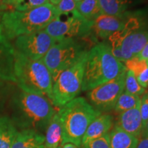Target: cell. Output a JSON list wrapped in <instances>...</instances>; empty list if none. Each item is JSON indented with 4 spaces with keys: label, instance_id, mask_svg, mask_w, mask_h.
I'll return each mask as SVG.
<instances>
[{
    "label": "cell",
    "instance_id": "cell-1",
    "mask_svg": "<svg viewBox=\"0 0 148 148\" xmlns=\"http://www.w3.org/2000/svg\"><path fill=\"white\" fill-rule=\"evenodd\" d=\"M12 106V121L16 128L33 130L42 134L56 112L47 97L21 89L13 96Z\"/></svg>",
    "mask_w": 148,
    "mask_h": 148
},
{
    "label": "cell",
    "instance_id": "cell-2",
    "mask_svg": "<svg viewBox=\"0 0 148 148\" xmlns=\"http://www.w3.org/2000/svg\"><path fill=\"white\" fill-rule=\"evenodd\" d=\"M126 70L124 64L112 54L110 45L99 42L88 51L82 90L88 91L112 80Z\"/></svg>",
    "mask_w": 148,
    "mask_h": 148
},
{
    "label": "cell",
    "instance_id": "cell-3",
    "mask_svg": "<svg viewBox=\"0 0 148 148\" xmlns=\"http://www.w3.org/2000/svg\"><path fill=\"white\" fill-rule=\"evenodd\" d=\"M59 16L55 6L50 3L27 11L8 10L0 20L2 34L8 40L22 35L42 30Z\"/></svg>",
    "mask_w": 148,
    "mask_h": 148
},
{
    "label": "cell",
    "instance_id": "cell-4",
    "mask_svg": "<svg viewBox=\"0 0 148 148\" xmlns=\"http://www.w3.org/2000/svg\"><path fill=\"white\" fill-rule=\"evenodd\" d=\"M62 127L61 145L71 143L81 147L82 137L90 123L101 114L84 97H75L59 108Z\"/></svg>",
    "mask_w": 148,
    "mask_h": 148
},
{
    "label": "cell",
    "instance_id": "cell-5",
    "mask_svg": "<svg viewBox=\"0 0 148 148\" xmlns=\"http://www.w3.org/2000/svg\"><path fill=\"white\" fill-rule=\"evenodd\" d=\"M14 76L21 90L45 96L51 101L53 79L42 59L32 60L14 50Z\"/></svg>",
    "mask_w": 148,
    "mask_h": 148
},
{
    "label": "cell",
    "instance_id": "cell-6",
    "mask_svg": "<svg viewBox=\"0 0 148 148\" xmlns=\"http://www.w3.org/2000/svg\"><path fill=\"white\" fill-rule=\"evenodd\" d=\"M88 51H86L73 65L64 70L53 82L51 101L58 109L73 100L82 90L85 62Z\"/></svg>",
    "mask_w": 148,
    "mask_h": 148
},
{
    "label": "cell",
    "instance_id": "cell-7",
    "mask_svg": "<svg viewBox=\"0 0 148 148\" xmlns=\"http://www.w3.org/2000/svg\"><path fill=\"white\" fill-rule=\"evenodd\" d=\"M86 51L84 45L75 38L56 41L42 59L50 72L53 82L62 71L76 62Z\"/></svg>",
    "mask_w": 148,
    "mask_h": 148
},
{
    "label": "cell",
    "instance_id": "cell-8",
    "mask_svg": "<svg viewBox=\"0 0 148 148\" xmlns=\"http://www.w3.org/2000/svg\"><path fill=\"white\" fill-rule=\"evenodd\" d=\"M92 21L85 19L75 10L58 16L44 30L57 41L64 38L88 36L92 33Z\"/></svg>",
    "mask_w": 148,
    "mask_h": 148
},
{
    "label": "cell",
    "instance_id": "cell-9",
    "mask_svg": "<svg viewBox=\"0 0 148 148\" xmlns=\"http://www.w3.org/2000/svg\"><path fill=\"white\" fill-rule=\"evenodd\" d=\"M126 71L117 77L104 84L88 90V102L96 110L101 112H107L114 110L119 96L125 89V78Z\"/></svg>",
    "mask_w": 148,
    "mask_h": 148
},
{
    "label": "cell",
    "instance_id": "cell-10",
    "mask_svg": "<svg viewBox=\"0 0 148 148\" xmlns=\"http://www.w3.org/2000/svg\"><path fill=\"white\" fill-rule=\"evenodd\" d=\"M56 40L44 29L22 35L14 39V50L34 60L43 58Z\"/></svg>",
    "mask_w": 148,
    "mask_h": 148
},
{
    "label": "cell",
    "instance_id": "cell-11",
    "mask_svg": "<svg viewBox=\"0 0 148 148\" xmlns=\"http://www.w3.org/2000/svg\"><path fill=\"white\" fill-rule=\"evenodd\" d=\"M128 16V12L119 16L101 14L92 21V32L100 39L108 38L112 34L124 27Z\"/></svg>",
    "mask_w": 148,
    "mask_h": 148
},
{
    "label": "cell",
    "instance_id": "cell-12",
    "mask_svg": "<svg viewBox=\"0 0 148 148\" xmlns=\"http://www.w3.org/2000/svg\"><path fill=\"white\" fill-rule=\"evenodd\" d=\"M148 42V29L140 28L129 33L121 42V51L125 61L136 56Z\"/></svg>",
    "mask_w": 148,
    "mask_h": 148
},
{
    "label": "cell",
    "instance_id": "cell-13",
    "mask_svg": "<svg viewBox=\"0 0 148 148\" xmlns=\"http://www.w3.org/2000/svg\"><path fill=\"white\" fill-rule=\"evenodd\" d=\"M13 45L0 32V80L15 83L14 76Z\"/></svg>",
    "mask_w": 148,
    "mask_h": 148
},
{
    "label": "cell",
    "instance_id": "cell-14",
    "mask_svg": "<svg viewBox=\"0 0 148 148\" xmlns=\"http://www.w3.org/2000/svg\"><path fill=\"white\" fill-rule=\"evenodd\" d=\"M140 100L134 108L119 114L115 125L125 132L139 138L143 131Z\"/></svg>",
    "mask_w": 148,
    "mask_h": 148
},
{
    "label": "cell",
    "instance_id": "cell-15",
    "mask_svg": "<svg viewBox=\"0 0 148 148\" xmlns=\"http://www.w3.org/2000/svg\"><path fill=\"white\" fill-rule=\"evenodd\" d=\"M114 125V117L110 114H101L92 121L88 125L86 132L82 137L83 144L104 136L110 132Z\"/></svg>",
    "mask_w": 148,
    "mask_h": 148
},
{
    "label": "cell",
    "instance_id": "cell-16",
    "mask_svg": "<svg viewBox=\"0 0 148 148\" xmlns=\"http://www.w3.org/2000/svg\"><path fill=\"white\" fill-rule=\"evenodd\" d=\"M45 136L33 130H18L11 148H44Z\"/></svg>",
    "mask_w": 148,
    "mask_h": 148
},
{
    "label": "cell",
    "instance_id": "cell-17",
    "mask_svg": "<svg viewBox=\"0 0 148 148\" xmlns=\"http://www.w3.org/2000/svg\"><path fill=\"white\" fill-rule=\"evenodd\" d=\"M44 136V148H58L62 143V127L58 110L51 117Z\"/></svg>",
    "mask_w": 148,
    "mask_h": 148
},
{
    "label": "cell",
    "instance_id": "cell-18",
    "mask_svg": "<svg viewBox=\"0 0 148 148\" xmlns=\"http://www.w3.org/2000/svg\"><path fill=\"white\" fill-rule=\"evenodd\" d=\"M111 148H136L138 138L125 132L114 125L109 132Z\"/></svg>",
    "mask_w": 148,
    "mask_h": 148
},
{
    "label": "cell",
    "instance_id": "cell-19",
    "mask_svg": "<svg viewBox=\"0 0 148 148\" xmlns=\"http://www.w3.org/2000/svg\"><path fill=\"white\" fill-rule=\"evenodd\" d=\"M18 130L7 116H0V148H11Z\"/></svg>",
    "mask_w": 148,
    "mask_h": 148
},
{
    "label": "cell",
    "instance_id": "cell-20",
    "mask_svg": "<svg viewBox=\"0 0 148 148\" xmlns=\"http://www.w3.org/2000/svg\"><path fill=\"white\" fill-rule=\"evenodd\" d=\"M102 14L119 16L127 12L128 0H98Z\"/></svg>",
    "mask_w": 148,
    "mask_h": 148
},
{
    "label": "cell",
    "instance_id": "cell-21",
    "mask_svg": "<svg viewBox=\"0 0 148 148\" xmlns=\"http://www.w3.org/2000/svg\"><path fill=\"white\" fill-rule=\"evenodd\" d=\"M76 10L85 19L93 21L102 14L98 0H82L77 3Z\"/></svg>",
    "mask_w": 148,
    "mask_h": 148
},
{
    "label": "cell",
    "instance_id": "cell-22",
    "mask_svg": "<svg viewBox=\"0 0 148 148\" xmlns=\"http://www.w3.org/2000/svg\"><path fill=\"white\" fill-rule=\"evenodd\" d=\"M140 100V97L133 95L126 90H123L116 101L114 110L116 113L120 114L134 108Z\"/></svg>",
    "mask_w": 148,
    "mask_h": 148
},
{
    "label": "cell",
    "instance_id": "cell-23",
    "mask_svg": "<svg viewBox=\"0 0 148 148\" xmlns=\"http://www.w3.org/2000/svg\"><path fill=\"white\" fill-rule=\"evenodd\" d=\"M125 90L133 95L140 97L146 92V89L142 87L136 80L132 71L127 70L125 78Z\"/></svg>",
    "mask_w": 148,
    "mask_h": 148
},
{
    "label": "cell",
    "instance_id": "cell-24",
    "mask_svg": "<svg viewBox=\"0 0 148 148\" xmlns=\"http://www.w3.org/2000/svg\"><path fill=\"white\" fill-rule=\"evenodd\" d=\"M123 64L126 69L132 71L135 77L143 73L148 67L147 60H140L136 56L126 60Z\"/></svg>",
    "mask_w": 148,
    "mask_h": 148
},
{
    "label": "cell",
    "instance_id": "cell-25",
    "mask_svg": "<svg viewBox=\"0 0 148 148\" xmlns=\"http://www.w3.org/2000/svg\"><path fill=\"white\" fill-rule=\"evenodd\" d=\"M49 3V0H22L16 5L13 10L17 11H27L38 8L42 5Z\"/></svg>",
    "mask_w": 148,
    "mask_h": 148
},
{
    "label": "cell",
    "instance_id": "cell-26",
    "mask_svg": "<svg viewBox=\"0 0 148 148\" xmlns=\"http://www.w3.org/2000/svg\"><path fill=\"white\" fill-rule=\"evenodd\" d=\"M82 148H111L109 133L101 137L90 140L81 145Z\"/></svg>",
    "mask_w": 148,
    "mask_h": 148
},
{
    "label": "cell",
    "instance_id": "cell-27",
    "mask_svg": "<svg viewBox=\"0 0 148 148\" xmlns=\"http://www.w3.org/2000/svg\"><path fill=\"white\" fill-rule=\"evenodd\" d=\"M59 15L69 13L76 10L77 3L74 0H60L57 5H54Z\"/></svg>",
    "mask_w": 148,
    "mask_h": 148
},
{
    "label": "cell",
    "instance_id": "cell-28",
    "mask_svg": "<svg viewBox=\"0 0 148 148\" xmlns=\"http://www.w3.org/2000/svg\"><path fill=\"white\" fill-rule=\"evenodd\" d=\"M140 114H141L143 129L148 119V90L140 97Z\"/></svg>",
    "mask_w": 148,
    "mask_h": 148
},
{
    "label": "cell",
    "instance_id": "cell-29",
    "mask_svg": "<svg viewBox=\"0 0 148 148\" xmlns=\"http://www.w3.org/2000/svg\"><path fill=\"white\" fill-rule=\"evenodd\" d=\"M136 80L140 86L144 88H147L148 87V67L141 73L138 76L135 77Z\"/></svg>",
    "mask_w": 148,
    "mask_h": 148
},
{
    "label": "cell",
    "instance_id": "cell-30",
    "mask_svg": "<svg viewBox=\"0 0 148 148\" xmlns=\"http://www.w3.org/2000/svg\"><path fill=\"white\" fill-rule=\"evenodd\" d=\"M136 148H148V136H140Z\"/></svg>",
    "mask_w": 148,
    "mask_h": 148
},
{
    "label": "cell",
    "instance_id": "cell-31",
    "mask_svg": "<svg viewBox=\"0 0 148 148\" xmlns=\"http://www.w3.org/2000/svg\"><path fill=\"white\" fill-rule=\"evenodd\" d=\"M136 57H138V58L140 59V60H147L148 59V42L146 44L143 49L141 50V51H140V52L136 56Z\"/></svg>",
    "mask_w": 148,
    "mask_h": 148
},
{
    "label": "cell",
    "instance_id": "cell-32",
    "mask_svg": "<svg viewBox=\"0 0 148 148\" xmlns=\"http://www.w3.org/2000/svg\"><path fill=\"white\" fill-rule=\"evenodd\" d=\"M22 0H4V3L8 8H14V7H15L17 4H18Z\"/></svg>",
    "mask_w": 148,
    "mask_h": 148
},
{
    "label": "cell",
    "instance_id": "cell-33",
    "mask_svg": "<svg viewBox=\"0 0 148 148\" xmlns=\"http://www.w3.org/2000/svg\"><path fill=\"white\" fill-rule=\"evenodd\" d=\"M7 10H8V8L5 4L4 0H0V20H1V17L3 12Z\"/></svg>",
    "mask_w": 148,
    "mask_h": 148
},
{
    "label": "cell",
    "instance_id": "cell-34",
    "mask_svg": "<svg viewBox=\"0 0 148 148\" xmlns=\"http://www.w3.org/2000/svg\"><path fill=\"white\" fill-rule=\"evenodd\" d=\"M58 148H79L74 144L71 143H66L60 145Z\"/></svg>",
    "mask_w": 148,
    "mask_h": 148
},
{
    "label": "cell",
    "instance_id": "cell-35",
    "mask_svg": "<svg viewBox=\"0 0 148 148\" xmlns=\"http://www.w3.org/2000/svg\"><path fill=\"white\" fill-rule=\"evenodd\" d=\"M140 136H148V119L147 122H146L145 127L143 129V131H142V134Z\"/></svg>",
    "mask_w": 148,
    "mask_h": 148
},
{
    "label": "cell",
    "instance_id": "cell-36",
    "mask_svg": "<svg viewBox=\"0 0 148 148\" xmlns=\"http://www.w3.org/2000/svg\"><path fill=\"white\" fill-rule=\"evenodd\" d=\"M3 92H4V84L0 81V101H1V98L3 97Z\"/></svg>",
    "mask_w": 148,
    "mask_h": 148
},
{
    "label": "cell",
    "instance_id": "cell-37",
    "mask_svg": "<svg viewBox=\"0 0 148 148\" xmlns=\"http://www.w3.org/2000/svg\"><path fill=\"white\" fill-rule=\"evenodd\" d=\"M60 1V0H49V3H50L51 4L53 5H56L58 4V2Z\"/></svg>",
    "mask_w": 148,
    "mask_h": 148
},
{
    "label": "cell",
    "instance_id": "cell-38",
    "mask_svg": "<svg viewBox=\"0 0 148 148\" xmlns=\"http://www.w3.org/2000/svg\"><path fill=\"white\" fill-rule=\"evenodd\" d=\"M74 1H75V2H76V3H77L80 2V1H82V0H74Z\"/></svg>",
    "mask_w": 148,
    "mask_h": 148
},
{
    "label": "cell",
    "instance_id": "cell-39",
    "mask_svg": "<svg viewBox=\"0 0 148 148\" xmlns=\"http://www.w3.org/2000/svg\"><path fill=\"white\" fill-rule=\"evenodd\" d=\"M2 32V30H1V25H0V32Z\"/></svg>",
    "mask_w": 148,
    "mask_h": 148
},
{
    "label": "cell",
    "instance_id": "cell-40",
    "mask_svg": "<svg viewBox=\"0 0 148 148\" xmlns=\"http://www.w3.org/2000/svg\"><path fill=\"white\" fill-rule=\"evenodd\" d=\"M147 64H148V59L147 60Z\"/></svg>",
    "mask_w": 148,
    "mask_h": 148
}]
</instances>
